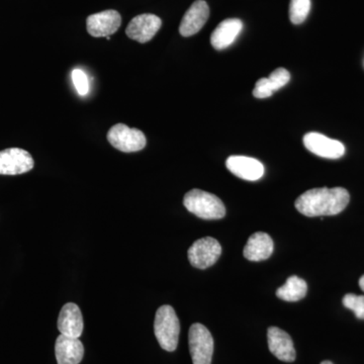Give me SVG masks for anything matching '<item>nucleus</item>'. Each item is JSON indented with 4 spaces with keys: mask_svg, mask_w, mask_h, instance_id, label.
<instances>
[{
    "mask_svg": "<svg viewBox=\"0 0 364 364\" xmlns=\"http://www.w3.org/2000/svg\"><path fill=\"white\" fill-rule=\"evenodd\" d=\"M349 200L350 196L345 188H314L299 196L294 205L306 217H324L343 212Z\"/></svg>",
    "mask_w": 364,
    "mask_h": 364,
    "instance_id": "f257e3e1",
    "label": "nucleus"
},
{
    "mask_svg": "<svg viewBox=\"0 0 364 364\" xmlns=\"http://www.w3.org/2000/svg\"><path fill=\"white\" fill-rule=\"evenodd\" d=\"M183 205L189 213L203 220H219L226 215V208L217 196L200 189L188 191Z\"/></svg>",
    "mask_w": 364,
    "mask_h": 364,
    "instance_id": "f03ea898",
    "label": "nucleus"
},
{
    "mask_svg": "<svg viewBox=\"0 0 364 364\" xmlns=\"http://www.w3.org/2000/svg\"><path fill=\"white\" fill-rule=\"evenodd\" d=\"M154 333L158 343L164 350H176L178 345L181 324L176 311L171 306H160L155 316Z\"/></svg>",
    "mask_w": 364,
    "mask_h": 364,
    "instance_id": "7ed1b4c3",
    "label": "nucleus"
},
{
    "mask_svg": "<svg viewBox=\"0 0 364 364\" xmlns=\"http://www.w3.org/2000/svg\"><path fill=\"white\" fill-rule=\"evenodd\" d=\"M188 344L193 364L212 363L214 339L207 327L200 323L191 325L188 333Z\"/></svg>",
    "mask_w": 364,
    "mask_h": 364,
    "instance_id": "20e7f679",
    "label": "nucleus"
},
{
    "mask_svg": "<svg viewBox=\"0 0 364 364\" xmlns=\"http://www.w3.org/2000/svg\"><path fill=\"white\" fill-rule=\"evenodd\" d=\"M107 141L116 149L124 153L138 152L143 150L147 139L142 131L131 129L124 124H117L109 129Z\"/></svg>",
    "mask_w": 364,
    "mask_h": 364,
    "instance_id": "39448f33",
    "label": "nucleus"
},
{
    "mask_svg": "<svg viewBox=\"0 0 364 364\" xmlns=\"http://www.w3.org/2000/svg\"><path fill=\"white\" fill-rule=\"evenodd\" d=\"M222 254L221 244L212 237L196 241L188 249L189 262L193 267L205 269L213 267Z\"/></svg>",
    "mask_w": 364,
    "mask_h": 364,
    "instance_id": "423d86ee",
    "label": "nucleus"
},
{
    "mask_svg": "<svg viewBox=\"0 0 364 364\" xmlns=\"http://www.w3.org/2000/svg\"><path fill=\"white\" fill-rule=\"evenodd\" d=\"M33 159L28 151L9 148L0 151V176H20L33 168Z\"/></svg>",
    "mask_w": 364,
    "mask_h": 364,
    "instance_id": "0eeeda50",
    "label": "nucleus"
},
{
    "mask_svg": "<svg viewBox=\"0 0 364 364\" xmlns=\"http://www.w3.org/2000/svg\"><path fill=\"white\" fill-rule=\"evenodd\" d=\"M161 26V18L155 14H140L130 21L127 26L126 33L130 39L145 44L155 37Z\"/></svg>",
    "mask_w": 364,
    "mask_h": 364,
    "instance_id": "6e6552de",
    "label": "nucleus"
},
{
    "mask_svg": "<svg viewBox=\"0 0 364 364\" xmlns=\"http://www.w3.org/2000/svg\"><path fill=\"white\" fill-rule=\"evenodd\" d=\"M304 145L313 154L327 159H339L345 154L343 144L322 134H306L304 136Z\"/></svg>",
    "mask_w": 364,
    "mask_h": 364,
    "instance_id": "1a4fd4ad",
    "label": "nucleus"
},
{
    "mask_svg": "<svg viewBox=\"0 0 364 364\" xmlns=\"http://www.w3.org/2000/svg\"><path fill=\"white\" fill-rule=\"evenodd\" d=\"M121 25V14L112 9L91 14L86 21L88 33L95 38L111 37Z\"/></svg>",
    "mask_w": 364,
    "mask_h": 364,
    "instance_id": "9d476101",
    "label": "nucleus"
},
{
    "mask_svg": "<svg viewBox=\"0 0 364 364\" xmlns=\"http://www.w3.org/2000/svg\"><path fill=\"white\" fill-rule=\"evenodd\" d=\"M210 16V7L203 0H196L182 18L179 33L183 37H191L202 30Z\"/></svg>",
    "mask_w": 364,
    "mask_h": 364,
    "instance_id": "9b49d317",
    "label": "nucleus"
},
{
    "mask_svg": "<svg viewBox=\"0 0 364 364\" xmlns=\"http://www.w3.org/2000/svg\"><path fill=\"white\" fill-rule=\"evenodd\" d=\"M267 340L269 350L275 358L284 363L296 360L293 339L286 331L277 327H270L267 331Z\"/></svg>",
    "mask_w": 364,
    "mask_h": 364,
    "instance_id": "f8f14e48",
    "label": "nucleus"
},
{
    "mask_svg": "<svg viewBox=\"0 0 364 364\" xmlns=\"http://www.w3.org/2000/svg\"><path fill=\"white\" fill-rule=\"evenodd\" d=\"M57 327L62 335L79 338L82 335L83 317L79 306L74 303H68L62 306L59 314Z\"/></svg>",
    "mask_w": 364,
    "mask_h": 364,
    "instance_id": "ddd939ff",
    "label": "nucleus"
},
{
    "mask_svg": "<svg viewBox=\"0 0 364 364\" xmlns=\"http://www.w3.org/2000/svg\"><path fill=\"white\" fill-rule=\"evenodd\" d=\"M227 168L239 178L255 181L264 174V166L257 159L246 156H231L226 161Z\"/></svg>",
    "mask_w": 364,
    "mask_h": 364,
    "instance_id": "4468645a",
    "label": "nucleus"
},
{
    "mask_svg": "<svg viewBox=\"0 0 364 364\" xmlns=\"http://www.w3.org/2000/svg\"><path fill=\"white\" fill-rule=\"evenodd\" d=\"M58 364H79L85 356V346L79 338L59 335L55 343Z\"/></svg>",
    "mask_w": 364,
    "mask_h": 364,
    "instance_id": "2eb2a0df",
    "label": "nucleus"
},
{
    "mask_svg": "<svg viewBox=\"0 0 364 364\" xmlns=\"http://www.w3.org/2000/svg\"><path fill=\"white\" fill-rule=\"evenodd\" d=\"M243 28V23L239 18H228L215 28L210 36V44L215 50H224L233 44Z\"/></svg>",
    "mask_w": 364,
    "mask_h": 364,
    "instance_id": "dca6fc26",
    "label": "nucleus"
},
{
    "mask_svg": "<svg viewBox=\"0 0 364 364\" xmlns=\"http://www.w3.org/2000/svg\"><path fill=\"white\" fill-rule=\"evenodd\" d=\"M273 248L274 245H273L272 237L267 233L257 232L249 237L243 254L246 259L263 261L272 256Z\"/></svg>",
    "mask_w": 364,
    "mask_h": 364,
    "instance_id": "f3484780",
    "label": "nucleus"
},
{
    "mask_svg": "<svg viewBox=\"0 0 364 364\" xmlns=\"http://www.w3.org/2000/svg\"><path fill=\"white\" fill-rule=\"evenodd\" d=\"M308 284L301 277H293L287 279L286 284L277 291V298L286 301H298L305 298Z\"/></svg>",
    "mask_w": 364,
    "mask_h": 364,
    "instance_id": "a211bd4d",
    "label": "nucleus"
},
{
    "mask_svg": "<svg viewBox=\"0 0 364 364\" xmlns=\"http://www.w3.org/2000/svg\"><path fill=\"white\" fill-rule=\"evenodd\" d=\"M311 11V0H291L289 20L294 25H299L308 18Z\"/></svg>",
    "mask_w": 364,
    "mask_h": 364,
    "instance_id": "6ab92c4d",
    "label": "nucleus"
},
{
    "mask_svg": "<svg viewBox=\"0 0 364 364\" xmlns=\"http://www.w3.org/2000/svg\"><path fill=\"white\" fill-rule=\"evenodd\" d=\"M342 303L345 308L349 309L355 314L356 318L364 320V296L348 294L344 296Z\"/></svg>",
    "mask_w": 364,
    "mask_h": 364,
    "instance_id": "aec40b11",
    "label": "nucleus"
},
{
    "mask_svg": "<svg viewBox=\"0 0 364 364\" xmlns=\"http://www.w3.org/2000/svg\"><path fill=\"white\" fill-rule=\"evenodd\" d=\"M72 81H73V85L79 95H82V97L88 95V92H90V80H88L85 71L80 70V69H74L72 71Z\"/></svg>",
    "mask_w": 364,
    "mask_h": 364,
    "instance_id": "412c9836",
    "label": "nucleus"
},
{
    "mask_svg": "<svg viewBox=\"0 0 364 364\" xmlns=\"http://www.w3.org/2000/svg\"><path fill=\"white\" fill-rule=\"evenodd\" d=\"M270 85H272L273 90L277 91L280 88L286 86L291 80V74L284 68H279L272 72L268 77Z\"/></svg>",
    "mask_w": 364,
    "mask_h": 364,
    "instance_id": "4be33fe9",
    "label": "nucleus"
},
{
    "mask_svg": "<svg viewBox=\"0 0 364 364\" xmlns=\"http://www.w3.org/2000/svg\"><path fill=\"white\" fill-rule=\"evenodd\" d=\"M273 92H274V90H273L272 85H270L268 78H261L256 82L253 95L256 98H267L272 97Z\"/></svg>",
    "mask_w": 364,
    "mask_h": 364,
    "instance_id": "5701e85b",
    "label": "nucleus"
},
{
    "mask_svg": "<svg viewBox=\"0 0 364 364\" xmlns=\"http://www.w3.org/2000/svg\"><path fill=\"white\" fill-rule=\"evenodd\" d=\"M359 287H360V289L364 291V275L359 279Z\"/></svg>",
    "mask_w": 364,
    "mask_h": 364,
    "instance_id": "b1692460",
    "label": "nucleus"
},
{
    "mask_svg": "<svg viewBox=\"0 0 364 364\" xmlns=\"http://www.w3.org/2000/svg\"><path fill=\"white\" fill-rule=\"evenodd\" d=\"M321 364H333V363H331V361L326 360V361H323V363H321Z\"/></svg>",
    "mask_w": 364,
    "mask_h": 364,
    "instance_id": "393cba45",
    "label": "nucleus"
}]
</instances>
